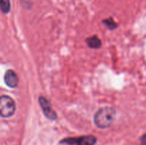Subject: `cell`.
Listing matches in <instances>:
<instances>
[{
	"instance_id": "1",
	"label": "cell",
	"mask_w": 146,
	"mask_h": 145,
	"mask_svg": "<svg viewBox=\"0 0 146 145\" xmlns=\"http://www.w3.org/2000/svg\"><path fill=\"white\" fill-rule=\"evenodd\" d=\"M116 111L111 107H104L98 109L94 115V123L100 129H106L113 122Z\"/></svg>"
},
{
	"instance_id": "2",
	"label": "cell",
	"mask_w": 146,
	"mask_h": 145,
	"mask_svg": "<svg viewBox=\"0 0 146 145\" xmlns=\"http://www.w3.org/2000/svg\"><path fill=\"white\" fill-rule=\"evenodd\" d=\"M16 110V104L14 100L8 95L0 96V116L8 118L13 116Z\"/></svg>"
},
{
	"instance_id": "3",
	"label": "cell",
	"mask_w": 146,
	"mask_h": 145,
	"mask_svg": "<svg viewBox=\"0 0 146 145\" xmlns=\"http://www.w3.org/2000/svg\"><path fill=\"white\" fill-rule=\"evenodd\" d=\"M62 144L73 145H94L96 143V138L93 135H86L76 138H68L61 142Z\"/></svg>"
},
{
	"instance_id": "4",
	"label": "cell",
	"mask_w": 146,
	"mask_h": 145,
	"mask_svg": "<svg viewBox=\"0 0 146 145\" xmlns=\"http://www.w3.org/2000/svg\"><path fill=\"white\" fill-rule=\"evenodd\" d=\"M38 102L42 109L43 113L48 119L51 120H55L57 119V115L55 111L53 109L51 103L49 101L44 97H39L38 98Z\"/></svg>"
},
{
	"instance_id": "5",
	"label": "cell",
	"mask_w": 146,
	"mask_h": 145,
	"mask_svg": "<svg viewBox=\"0 0 146 145\" xmlns=\"http://www.w3.org/2000/svg\"><path fill=\"white\" fill-rule=\"evenodd\" d=\"M4 80L6 85L11 88H17L19 84L18 75L13 70H8L6 71Z\"/></svg>"
},
{
	"instance_id": "6",
	"label": "cell",
	"mask_w": 146,
	"mask_h": 145,
	"mask_svg": "<svg viewBox=\"0 0 146 145\" xmlns=\"http://www.w3.org/2000/svg\"><path fill=\"white\" fill-rule=\"evenodd\" d=\"M86 42L88 46L92 49H98L101 47V41L97 36H93L87 38Z\"/></svg>"
},
{
	"instance_id": "7",
	"label": "cell",
	"mask_w": 146,
	"mask_h": 145,
	"mask_svg": "<svg viewBox=\"0 0 146 145\" xmlns=\"http://www.w3.org/2000/svg\"><path fill=\"white\" fill-rule=\"evenodd\" d=\"M11 4L9 0H0V10L4 14L9 12Z\"/></svg>"
},
{
	"instance_id": "8",
	"label": "cell",
	"mask_w": 146,
	"mask_h": 145,
	"mask_svg": "<svg viewBox=\"0 0 146 145\" xmlns=\"http://www.w3.org/2000/svg\"><path fill=\"white\" fill-rule=\"evenodd\" d=\"M103 22H104V24H106V26L109 29H114V28H117V26H118V24L113 21V18H108V19L104 20Z\"/></svg>"
},
{
	"instance_id": "9",
	"label": "cell",
	"mask_w": 146,
	"mask_h": 145,
	"mask_svg": "<svg viewBox=\"0 0 146 145\" xmlns=\"http://www.w3.org/2000/svg\"><path fill=\"white\" fill-rule=\"evenodd\" d=\"M142 144L145 145V135L144 134L142 137Z\"/></svg>"
}]
</instances>
